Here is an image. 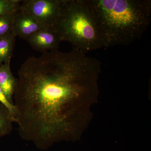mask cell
Here are the masks:
<instances>
[{
    "label": "cell",
    "mask_w": 151,
    "mask_h": 151,
    "mask_svg": "<svg viewBox=\"0 0 151 151\" xmlns=\"http://www.w3.org/2000/svg\"><path fill=\"white\" fill-rule=\"evenodd\" d=\"M65 0H24L19 10L28 14L47 27H54Z\"/></svg>",
    "instance_id": "obj_4"
},
{
    "label": "cell",
    "mask_w": 151,
    "mask_h": 151,
    "mask_svg": "<svg viewBox=\"0 0 151 151\" xmlns=\"http://www.w3.org/2000/svg\"><path fill=\"white\" fill-rule=\"evenodd\" d=\"M47 27L28 14L19 9L15 14L12 33L26 40L40 30Z\"/></svg>",
    "instance_id": "obj_6"
},
{
    "label": "cell",
    "mask_w": 151,
    "mask_h": 151,
    "mask_svg": "<svg viewBox=\"0 0 151 151\" xmlns=\"http://www.w3.org/2000/svg\"><path fill=\"white\" fill-rule=\"evenodd\" d=\"M26 40L34 49L42 53L58 50L62 42L54 27L44 28Z\"/></svg>",
    "instance_id": "obj_5"
},
{
    "label": "cell",
    "mask_w": 151,
    "mask_h": 151,
    "mask_svg": "<svg viewBox=\"0 0 151 151\" xmlns=\"http://www.w3.org/2000/svg\"><path fill=\"white\" fill-rule=\"evenodd\" d=\"M16 37L12 33L0 38V65L11 62Z\"/></svg>",
    "instance_id": "obj_8"
},
{
    "label": "cell",
    "mask_w": 151,
    "mask_h": 151,
    "mask_svg": "<svg viewBox=\"0 0 151 151\" xmlns=\"http://www.w3.org/2000/svg\"><path fill=\"white\" fill-rule=\"evenodd\" d=\"M15 13L7 14L0 17V38L12 33Z\"/></svg>",
    "instance_id": "obj_10"
},
{
    "label": "cell",
    "mask_w": 151,
    "mask_h": 151,
    "mask_svg": "<svg viewBox=\"0 0 151 151\" xmlns=\"http://www.w3.org/2000/svg\"><path fill=\"white\" fill-rule=\"evenodd\" d=\"M21 2V0H0V17L16 12Z\"/></svg>",
    "instance_id": "obj_11"
},
{
    "label": "cell",
    "mask_w": 151,
    "mask_h": 151,
    "mask_svg": "<svg viewBox=\"0 0 151 151\" xmlns=\"http://www.w3.org/2000/svg\"><path fill=\"white\" fill-rule=\"evenodd\" d=\"M10 65L11 62L0 65V87L9 101L14 104V95L17 79L12 73Z\"/></svg>",
    "instance_id": "obj_7"
},
{
    "label": "cell",
    "mask_w": 151,
    "mask_h": 151,
    "mask_svg": "<svg viewBox=\"0 0 151 151\" xmlns=\"http://www.w3.org/2000/svg\"><path fill=\"white\" fill-rule=\"evenodd\" d=\"M103 47L129 45L139 39L151 20L150 0H88Z\"/></svg>",
    "instance_id": "obj_2"
},
{
    "label": "cell",
    "mask_w": 151,
    "mask_h": 151,
    "mask_svg": "<svg viewBox=\"0 0 151 151\" xmlns=\"http://www.w3.org/2000/svg\"><path fill=\"white\" fill-rule=\"evenodd\" d=\"M100 66L74 47L28 58L19 69L13 97L20 137L46 150L73 134L76 103L94 91Z\"/></svg>",
    "instance_id": "obj_1"
},
{
    "label": "cell",
    "mask_w": 151,
    "mask_h": 151,
    "mask_svg": "<svg viewBox=\"0 0 151 151\" xmlns=\"http://www.w3.org/2000/svg\"><path fill=\"white\" fill-rule=\"evenodd\" d=\"M0 103L8 110L15 120L16 123L17 115L16 108L14 104L11 103L9 101L1 87H0Z\"/></svg>",
    "instance_id": "obj_12"
},
{
    "label": "cell",
    "mask_w": 151,
    "mask_h": 151,
    "mask_svg": "<svg viewBox=\"0 0 151 151\" xmlns=\"http://www.w3.org/2000/svg\"><path fill=\"white\" fill-rule=\"evenodd\" d=\"M15 120L8 110L0 103V138L11 134Z\"/></svg>",
    "instance_id": "obj_9"
},
{
    "label": "cell",
    "mask_w": 151,
    "mask_h": 151,
    "mask_svg": "<svg viewBox=\"0 0 151 151\" xmlns=\"http://www.w3.org/2000/svg\"><path fill=\"white\" fill-rule=\"evenodd\" d=\"M54 27L61 40L85 53L103 47L97 20L88 0H65Z\"/></svg>",
    "instance_id": "obj_3"
}]
</instances>
